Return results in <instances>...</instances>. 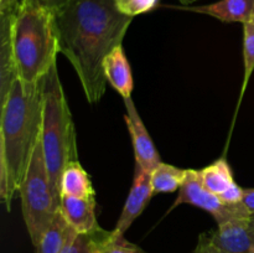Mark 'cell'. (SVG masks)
I'll use <instances>...</instances> for the list:
<instances>
[{
	"mask_svg": "<svg viewBox=\"0 0 254 253\" xmlns=\"http://www.w3.org/2000/svg\"><path fill=\"white\" fill-rule=\"evenodd\" d=\"M77 235L78 232L67 222L59 210L50 227L45 231L39 243L35 246V250L36 253H64Z\"/></svg>",
	"mask_w": 254,
	"mask_h": 253,
	"instance_id": "cell-13",
	"label": "cell"
},
{
	"mask_svg": "<svg viewBox=\"0 0 254 253\" xmlns=\"http://www.w3.org/2000/svg\"><path fill=\"white\" fill-rule=\"evenodd\" d=\"M93 197L94 191L92 188L89 175L82 168L81 163L72 161L64 170L61 179V197Z\"/></svg>",
	"mask_w": 254,
	"mask_h": 253,
	"instance_id": "cell-14",
	"label": "cell"
},
{
	"mask_svg": "<svg viewBox=\"0 0 254 253\" xmlns=\"http://www.w3.org/2000/svg\"><path fill=\"white\" fill-rule=\"evenodd\" d=\"M107 253H144L140 247H138L134 243H130L124 238V236L116 237L113 235L111 245H109L108 252Z\"/></svg>",
	"mask_w": 254,
	"mask_h": 253,
	"instance_id": "cell-20",
	"label": "cell"
},
{
	"mask_svg": "<svg viewBox=\"0 0 254 253\" xmlns=\"http://www.w3.org/2000/svg\"><path fill=\"white\" fill-rule=\"evenodd\" d=\"M131 20L116 0H68L54 11L59 52L72 63L89 103L103 97V62L121 46Z\"/></svg>",
	"mask_w": 254,
	"mask_h": 253,
	"instance_id": "cell-1",
	"label": "cell"
},
{
	"mask_svg": "<svg viewBox=\"0 0 254 253\" xmlns=\"http://www.w3.org/2000/svg\"><path fill=\"white\" fill-rule=\"evenodd\" d=\"M59 54L54 11L29 0L0 6V99L12 82L44 78Z\"/></svg>",
	"mask_w": 254,
	"mask_h": 253,
	"instance_id": "cell-2",
	"label": "cell"
},
{
	"mask_svg": "<svg viewBox=\"0 0 254 253\" xmlns=\"http://www.w3.org/2000/svg\"><path fill=\"white\" fill-rule=\"evenodd\" d=\"M104 74L107 82L123 97V99L131 98L133 92V74L130 64L124 54L123 47L117 46L103 62Z\"/></svg>",
	"mask_w": 254,
	"mask_h": 253,
	"instance_id": "cell-12",
	"label": "cell"
},
{
	"mask_svg": "<svg viewBox=\"0 0 254 253\" xmlns=\"http://www.w3.org/2000/svg\"><path fill=\"white\" fill-rule=\"evenodd\" d=\"M117 6L123 14L128 16H136L139 14L150 11L156 6L159 0H116Z\"/></svg>",
	"mask_w": 254,
	"mask_h": 253,
	"instance_id": "cell-19",
	"label": "cell"
},
{
	"mask_svg": "<svg viewBox=\"0 0 254 253\" xmlns=\"http://www.w3.org/2000/svg\"><path fill=\"white\" fill-rule=\"evenodd\" d=\"M248 220H250L251 231H252V233H253V236H254V213H253V215L250 216V218H248Z\"/></svg>",
	"mask_w": 254,
	"mask_h": 253,
	"instance_id": "cell-25",
	"label": "cell"
},
{
	"mask_svg": "<svg viewBox=\"0 0 254 253\" xmlns=\"http://www.w3.org/2000/svg\"><path fill=\"white\" fill-rule=\"evenodd\" d=\"M252 19H254V12H253V17H252Z\"/></svg>",
	"mask_w": 254,
	"mask_h": 253,
	"instance_id": "cell-27",
	"label": "cell"
},
{
	"mask_svg": "<svg viewBox=\"0 0 254 253\" xmlns=\"http://www.w3.org/2000/svg\"><path fill=\"white\" fill-rule=\"evenodd\" d=\"M243 62H245V76H243L238 106L245 96L248 82L254 71V19L243 24Z\"/></svg>",
	"mask_w": 254,
	"mask_h": 253,
	"instance_id": "cell-18",
	"label": "cell"
},
{
	"mask_svg": "<svg viewBox=\"0 0 254 253\" xmlns=\"http://www.w3.org/2000/svg\"><path fill=\"white\" fill-rule=\"evenodd\" d=\"M243 207L247 210L250 215L254 213V189H245V193H243L242 200Z\"/></svg>",
	"mask_w": 254,
	"mask_h": 253,
	"instance_id": "cell-23",
	"label": "cell"
},
{
	"mask_svg": "<svg viewBox=\"0 0 254 253\" xmlns=\"http://www.w3.org/2000/svg\"><path fill=\"white\" fill-rule=\"evenodd\" d=\"M193 253H218L216 251V248L213 247L212 243H211L210 237H208V233H202V235L198 237L197 246H196Z\"/></svg>",
	"mask_w": 254,
	"mask_h": 253,
	"instance_id": "cell-22",
	"label": "cell"
},
{
	"mask_svg": "<svg viewBox=\"0 0 254 253\" xmlns=\"http://www.w3.org/2000/svg\"><path fill=\"white\" fill-rule=\"evenodd\" d=\"M31 1L36 2V4L41 5V6L46 7V9L51 10V11H55V10L64 6L68 0H31Z\"/></svg>",
	"mask_w": 254,
	"mask_h": 253,
	"instance_id": "cell-24",
	"label": "cell"
},
{
	"mask_svg": "<svg viewBox=\"0 0 254 253\" xmlns=\"http://www.w3.org/2000/svg\"><path fill=\"white\" fill-rule=\"evenodd\" d=\"M185 11L208 15L222 22H242L252 20L254 12V0H220L200 6H170Z\"/></svg>",
	"mask_w": 254,
	"mask_h": 253,
	"instance_id": "cell-10",
	"label": "cell"
},
{
	"mask_svg": "<svg viewBox=\"0 0 254 253\" xmlns=\"http://www.w3.org/2000/svg\"><path fill=\"white\" fill-rule=\"evenodd\" d=\"M154 196L153 186H151V174L144 171L140 166L135 165L134 180L131 184L130 191L124 203L123 211L121 213L113 235L116 237L124 236L134 221L143 213L148 203Z\"/></svg>",
	"mask_w": 254,
	"mask_h": 253,
	"instance_id": "cell-9",
	"label": "cell"
},
{
	"mask_svg": "<svg viewBox=\"0 0 254 253\" xmlns=\"http://www.w3.org/2000/svg\"><path fill=\"white\" fill-rule=\"evenodd\" d=\"M19 195L25 225L35 247L60 210L50 181L41 138L37 141L26 175L20 185Z\"/></svg>",
	"mask_w": 254,
	"mask_h": 253,
	"instance_id": "cell-5",
	"label": "cell"
},
{
	"mask_svg": "<svg viewBox=\"0 0 254 253\" xmlns=\"http://www.w3.org/2000/svg\"><path fill=\"white\" fill-rule=\"evenodd\" d=\"M42 79L16 78L0 99V200L6 211L19 192L36 144L41 138Z\"/></svg>",
	"mask_w": 254,
	"mask_h": 253,
	"instance_id": "cell-3",
	"label": "cell"
},
{
	"mask_svg": "<svg viewBox=\"0 0 254 253\" xmlns=\"http://www.w3.org/2000/svg\"><path fill=\"white\" fill-rule=\"evenodd\" d=\"M113 240V231H107L99 226L94 231L78 233L64 253H107Z\"/></svg>",
	"mask_w": 254,
	"mask_h": 253,
	"instance_id": "cell-16",
	"label": "cell"
},
{
	"mask_svg": "<svg viewBox=\"0 0 254 253\" xmlns=\"http://www.w3.org/2000/svg\"><path fill=\"white\" fill-rule=\"evenodd\" d=\"M60 211L78 233H87L99 227L96 218V198L62 196Z\"/></svg>",
	"mask_w": 254,
	"mask_h": 253,
	"instance_id": "cell-11",
	"label": "cell"
},
{
	"mask_svg": "<svg viewBox=\"0 0 254 253\" xmlns=\"http://www.w3.org/2000/svg\"><path fill=\"white\" fill-rule=\"evenodd\" d=\"M250 217H238L218 223L215 232L208 233L218 253H254V236Z\"/></svg>",
	"mask_w": 254,
	"mask_h": 253,
	"instance_id": "cell-8",
	"label": "cell"
},
{
	"mask_svg": "<svg viewBox=\"0 0 254 253\" xmlns=\"http://www.w3.org/2000/svg\"><path fill=\"white\" fill-rule=\"evenodd\" d=\"M183 203H189L195 207L202 208L213 216L216 222L222 223L225 221L238 217H250V213L243 207L242 202L237 205H226L217 195L212 193L205 188L201 179L200 170L189 169L186 170V178L181 185L179 196L174 202L173 208Z\"/></svg>",
	"mask_w": 254,
	"mask_h": 253,
	"instance_id": "cell-6",
	"label": "cell"
},
{
	"mask_svg": "<svg viewBox=\"0 0 254 253\" xmlns=\"http://www.w3.org/2000/svg\"><path fill=\"white\" fill-rule=\"evenodd\" d=\"M183 1H193V0H183Z\"/></svg>",
	"mask_w": 254,
	"mask_h": 253,
	"instance_id": "cell-26",
	"label": "cell"
},
{
	"mask_svg": "<svg viewBox=\"0 0 254 253\" xmlns=\"http://www.w3.org/2000/svg\"><path fill=\"white\" fill-rule=\"evenodd\" d=\"M42 150L52 190L61 203L62 174L69 163L79 159L74 124L56 63L42 78Z\"/></svg>",
	"mask_w": 254,
	"mask_h": 253,
	"instance_id": "cell-4",
	"label": "cell"
},
{
	"mask_svg": "<svg viewBox=\"0 0 254 253\" xmlns=\"http://www.w3.org/2000/svg\"><path fill=\"white\" fill-rule=\"evenodd\" d=\"M186 178V170L161 161L151 173V186L155 193L174 192L181 188Z\"/></svg>",
	"mask_w": 254,
	"mask_h": 253,
	"instance_id": "cell-17",
	"label": "cell"
},
{
	"mask_svg": "<svg viewBox=\"0 0 254 253\" xmlns=\"http://www.w3.org/2000/svg\"><path fill=\"white\" fill-rule=\"evenodd\" d=\"M243 193H245V189H242L238 184L235 183L225 192L218 195V197L226 205H237V203L242 202Z\"/></svg>",
	"mask_w": 254,
	"mask_h": 253,
	"instance_id": "cell-21",
	"label": "cell"
},
{
	"mask_svg": "<svg viewBox=\"0 0 254 253\" xmlns=\"http://www.w3.org/2000/svg\"><path fill=\"white\" fill-rule=\"evenodd\" d=\"M124 104L127 108L126 123L129 133H130L131 141H133L135 163L144 171L151 174L155 170L156 166L161 163L160 155H159L131 98L124 99Z\"/></svg>",
	"mask_w": 254,
	"mask_h": 253,
	"instance_id": "cell-7",
	"label": "cell"
},
{
	"mask_svg": "<svg viewBox=\"0 0 254 253\" xmlns=\"http://www.w3.org/2000/svg\"><path fill=\"white\" fill-rule=\"evenodd\" d=\"M200 175L205 188L217 196L225 192L232 184L236 183L226 158L218 159L215 163L200 170Z\"/></svg>",
	"mask_w": 254,
	"mask_h": 253,
	"instance_id": "cell-15",
	"label": "cell"
}]
</instances>
